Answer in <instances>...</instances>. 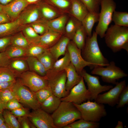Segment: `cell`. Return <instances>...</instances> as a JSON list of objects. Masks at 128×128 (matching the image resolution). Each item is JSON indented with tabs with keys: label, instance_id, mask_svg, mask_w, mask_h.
<instances>
[{
	"label": "cell",
	"instance_id": "obj_19",
	"mask_svg": "<svg viewBox=\"0 0 128 128\" xmlns=\"http://www.w3.org/2000/svg\"><path fill=\"white\" fill-rule=\"evenodd\" d=\"M70 40L63 35L56 43L49 49L55 61L58 60L60 56L65 54L67 46Z\"/></svg>",
	"mask_w": 128,
	"mask_h": 128
},
{
	"label": "cell",
	"instance_id": "obj_53",
	"mask_svg": "<svg viewBox=\"0 0 128 128\" xmlns=\"http://www.w3.org/2000/svg\"><path fill=\"white\" fill-rule=\"evenodd\" d=\"M14 0H0V5L2 6L6 5Z\"/></svg>",
	"mask_w": 128,
	"mask_h": 128
},
{
	"label": "cell",
	"instance_id": "obj_42",
	"mask_svg": "<svg viewBox=\"0 0 128 128\" xmlns=\"http://www.w3.org/2000/svg\"><path fill=\"white\" fill-rule=\"evenodd\" d=\"M29 25L37 34L40 36L43 35L50 29L46 21L42 19L37 21Z\"/></svg>",
	"mask_w": 128,
	"mask_h": 128
},
{
	"label": "cell",
	"instance_id": "obj_40",
	"mask_svg": "<svg viewBox=\"0 0 128 128\" xmlns=\"http://www.w3.org/2000/svg\"><path fill=\"white\" fill-rule=\"evenodd\" d=\"M12 87L0 90V99L4 109L6 104L9 101L14 99L18 100Z\"/></svg>",
	"mask_w": 128,
	"mask_h": 128
},
{
	"label": "cell",
	"instance_id": "obj_44",
	"mask_svg": "<svg viewBox=\"0 0 128 128\" xmlns=\"http://www.w3.org/2000/svg\"><path fill=\"white\" fill-rule=\"evenodd\" d=\"M86 6L89 12L99 13L101 0H79Z\"/></svg>",
	"mask_w": 128,
	"mask_h": 128
},
{
	"label": "cell",
	"instance_id": "obj_31",
	"mask_svg": "<svg viewBox=\"0 0 128 128\" xmlns=\"http://www.w3.org/2000/svg\"><path fill=\"white\" fill-rule=\"evenodd\" d=\"M87 36L82 24L76 31L72 40L78 48L82 50L85 46Z\"/></svg>",
	"mask_w": 128,
	"mask_h": 128
},
{
	"label": "cell",
	"instance_id": "obj_12",
	"mask_svg": "<svg viewBox=\"0 0 128 128\" xmlns=\"http://www.w3.org/2000/svg\"><path fill=\"white\" fill-rule=\"evenodd\" d=\"M114 87L104 93L99 94L95 100L96 102L114 106L117 104L120 95L126 86L125 80L118 83Z\"/></svg>",
	"mask_w": 128,
	"mask_h": 128
},
{
	"label": "cell",
	"instance_id": "obj_10",
	"mask_svg": "<svg viewBox=\"0 0 128 128\" xmlns=\"http://www.w3.org/2000/svg\"><path fill=\"white\" fill-rule=\"evenodd\" d=\"M49 86L53 94L60 98L64 97L68 94L66 89V75L65 70L46 77Z\"/></svg>",
	"mask_w": 128,
	"mask_h": 128
},
{
	"label": "cell",
	"instance_id": "obj_5",
	"mask_svg": "<svg viewBox=\"0 0 128 128\" xmlns=\"http://www.w3.org/2000/svg\"><path fill=\"white\" fill-rule=\"evenodd\" d=\"M100 12L95 32L101 38L104 37L109 26L112 21V17L116 8L114 0H101Z\"/></svg>",
	"mask_w": 128,
	"mask_h": 128
},
{
	"label": "cell",
	"instance_id": "obj_14",
	"mask_svg": "<svg viewBox=\"0 0 128 128\" xmlns=\"http://www.w3.org/2000/svg\"><path fill=\"white\" fill-rule=\"evenodd\" d=\"M33 110L28 117L36 128H57L50 114L40 108Z\"/></svg>",
	"mask_w": 128,
	"mask_h": 128
},
{
	"label": "cell",
	"instance_id": "obj_54",
	"mask_svg": "<svg viewBox=\"0 0 128 128\" xmlns=\"http://www.w3.org/2000/svg\"><path fill=\"white\" fill-rule=\"evenodd\" d=\"M41 0H26L28 4H36Z\"/></svg>",
	"mask_w": 128,
	"mask_h": 128
},
{
	"label": "cell",
	"instance_id": "obj_4",
	"mask_svg": "<svg viewBox=\"0 0 128 128\" xmlns=\"http://www.w3.org/2000/svg\"><path fill=\"white\" fill-rule=\"evenodd\" d=\"M90 101L80 104H73L80 112L82 119L87 121L99 122L107 115L105 106L103 104Z\"/></svg>",
	"mask_w": 128,
	"mask_h": 128
},
{
	"label": "cell",
	"instance_id": "obj_56",
	"mask_svg": "<svg viewBox=\"0 0 128 128\" xmlns=\"http://www.w3.org/2000/svg\"><path fill=\"white\" fill-rule=\"evenodd\" d=\"M5 122L2 113L0 112V126Z\"/></svg>",
	"mask_w": 128,
	"mask_h": 128
},
{
	"label": "cell",
	"instance_id": "obj_13",
	"mask_svg": "<svg viewBox=\"0 0 128 128\" xmlns=\"http://www.w3.org/2000/svg\"><path fill=\"white\" fill-rule=\"evenodd\" d=\"M67 50L69 54L71 62L80 75L85 67H89L91 70L94 68L93 64L87 61L83 58L82 55L81 50L77 47L72 40L69 41Z\"/></svg>",
	"mask_w": 128,
	"mask_h": 128
},
{
	"label": "cell",
	"instance_id": "obj_2",
	"mask_svg": "<svg viewBox=\"0 0 128 128\" xmlns=\"http://www.w3.org/2000/svg\"><path fill=\"white\" fill-rule=\"evenodd\" d=\"M57 128L65 126L82 119L80 112L72 102L61 101L57 109L51 114Z\"/></svg>",
	"mask_w": 128,
	"mask_h": 128
},
{
	"label": "cell",
	"instance_id": "obj_59",
	"mask_svg": "<svg viewBox=\"0 0 128 128\" xmlns=\"http://www.w3.org/2000/svg\"><path fill=\"white\" fill-rule=\"evenodd\" d=\"M3 10L2 6L1 5H0V12L1 11Z\"/></svg>",
	"mask_w": 128,
	"mask_h": 128
},
{
	"label": "cell",
	"instance_id": "obj_1",
	"mask_svg": "<svg viewBox=\"0 0 128 128\" xmlns=\"http://www.w3.org/2000/svg\"><path fill=\"white\" fill-rule=\"evenodd\" d=\"M128 27L111 25L104 37L107 46L114 53L122 49L128 52Z\"/></svg>",
	"mask_w": 128,
	"mask_h": 128
},
{
	"label": "cell",
	"instance_id": "obj_50",
	"mask_svg": "<svg viewBox=\"0 0 128 128\" xmlns=\"http://www.w3.org/2000/svg\"><path fill=\"white\" fill-rule=\"evenodd\" d=\"M10 59L5 51L0 52V67L8 66Z\"/></svg>",
	"mask_w": 128,
	"mask_h": 128
},
{
	"label": "cell",
	"instance_id": "obj_35",
	"mask_svg": "<svg viewBox=\"0 0 128 128\" xmlns=\"http://www.w3.org/2000/svg\"><path fill=\"white\" fill-rule=\"evenodd\" d=\"M37 58L48 71L52 68L55 60L48 49Z\"/></svg>",
	"mask_w": 128,
	"mask_h": 128
},
{
	"label": "cell",
	"instance_id": "obj_41",
	"mask_svg": "<svg viewBox=\"0 0 128 128\" xmlns=\"http://www.w3.org/2000/svg\"><path fill=\"white\" fill-rule=\"evenodd\" d=\"M48 49L38 45L30 44L29 46L26 49V57H37Z\"/></svg>",
	"mask_w": 128,
	"mask_h": 128
},
{
	"label": "cell",
	"instance_id": "obj_6",
	"mask_svg": "<svg viewBox=\"0 0 128 128\" xmlns=\"http://www.w3.org/2000/svg\"><path fill=\"white\" fill-rule=\"evenodd\" d=\"M96 66L92 69L91 73L101 76L104 82L116 85L119 79L128 76V74L117 66L114 61L109 62L106 67Z\"/></svg>",
	"mask_w": 128,
	"mask_h": 128
},
{
	"label": "cell",
	"instance_id": "obj_51",
	"mask_svg": "<svg viewBox=\"0 0 128 128\" xmlns=\"http://www.w3.org/2000/svg\"><path fill=\"white\" fill-rule=\"evenodd\" d=\"M12 21L5 12L3 10L0 12V24L8 23Z\"/></svg>",
	"mask_w": 128,
	"mask_h": 128
},
{
	"label": "cell",
	"instance_id": "obj_38",
	"mask_svg": "<svg viewBox=\"0 0 128 128\" xmlns=\"http://www.w3.org/2000/svg\"><path fill=\"white\" fill-rule=\"evenodd\" d=\"M5 121L10 128H20L21 127L16 117L9 110L4 109L3 113Z\"/></svg>",
	"mask_w": 128,
	"mask_h": 128
},
{
	"label": "cell",
	"instance_id": "obj_23",
	"mask_svg": "<svg viewBox=\"0 0 128 128\" xmlns=\"http://www.w3.org/2000/svg\"><path fill=\"white\" fill-rule=\"evenodd\" d=\"M64 56L55 61L52 68L47 72L46 76L48 77L64 70L70 62L69 53L67 50Z\"/></svg>",
	"mask_w": 128,
	"mask_h": 128
},
{
	"label": "cell",
	"instance_id": "obj_25",
	"mask_svg": "<svg viewBox=\"0 0 128 128\" xmlns=\"http://www.w3.org/2000/svg\"><path fill=\"white\" fill-rule=\"evenodd\" d=\"M99 13L88 11L81 22L87 36L90 37L92 35V30L93 26L95 23L98 21Z\"/></svg>",
	"mask_w": 128,
	"mask_h": 128
},
{
	"label": "cell",
	"instance_id": "obj_24",
	"mask_svg": "<svg viewBox=\"0 0 128 128\" xmlns=\"http://www.w3.org/2000/svg\"><path fill=\"white\" fill-rule=\"evenodd\" d=\"M22 26L17 19L9 23L0 24V37L12 35L21 31Z\"/></svg>",
	"mask_w": 128,
	"mask_h": 128
},
{
	"label": "cell",
	"instance_id": "obj_48",
	"mask_svg": "<svg viewBox=\"0 0 128 128\" xmlns=\"http://www.w3.org/2000/svg\"><path fill=\"white\" fill-rule=\"evenodd\" d=\"M11 36L0 37V52L5 51L11 45Z\"/></svg>",
	"mask_w": 128,
	"mask_h": 128
},
{
	"label": "cell",
	"instance_id": "obj_16",
	"mask_svg": "<svg viewBox=\"0 0 128 128\" xmlns=\"http://www.w3.org/2000/svg\"><path fill=\"white\" fill-rule=\"evenodd\" d=\"M28 5L26 0H14L6 5H1L3 10L13 21L18 18L21 12Z\"/></svg>",
	"mask_w": 128,
	"mask_h": 128
},
{
	"label": "cell",
	"instance_id": "obj_28",
	"mask_svg": "<svg viewBox=\"0 0 128 128\" xmlns=\"http://www.w3.org/2000/svg\"><path fill=\"white\" fill-rule=\"evenodd\" d=\"M26 57L10 59L8 66L18 76L22 73L28 70V67Z\"/></svg>",
	"mask_w": 128,
	"mask_h": 128
},
{
	"label": "cell",
	"instance_id": "obj_8",
	"mask_svg": "<svg viewBox=\"0 0 128 128\" xmlns=\"http://www.w3.org/2000/svg\"><path fill=\"white\" fill-rule=\"evenodd\" d=\"M18 77L23 85L34 92L48 86V80L45 76H41L29 70L20 74Z\"/></svg>",
	"mask_w": 128,
	"mask_h": 128
},
{
	"label": "cell",
	"instance_id": "obj_3",
	"mask_svg": "<svg viewBox=\"0 0 128 128\" xmlns=\"http://www.w3.org/2000/svg\"><path fill=\"white\" fill-rule=\"evenodd\" d=\"M97 36L94 31L91 37H87L85 46L82 50V55L86 61L93 64L94 67L96 66H106L109 62L103 56L100 50L97 41Z\"/></svg>",
	"mask_w": 128,
	"mask_h": 128
},
{
	"label": "cell",
	"instance_id": "obj_32",
	"mask_svg": "<svg viewBox=\"0 0 128 128\" xmlns=\"http://www.w3.org/2000/svg\"><path fill=\"white\" fill-rule=\"evenodd\" d=\"M21 31L30 43L36 44L40 35L29 25H22Z\"/></svg>",
	"mask_w": 128,
	"mask_h": 128
},
{
	"label": "cell",
	"instance_id": "obj_9",
	"mask_svg": "<svg viewBox=\"0 0 128 128\" xmlns=\"http://www.w3.org/2000/svg\"><path fill=\"white\" fill-rule=\"evenodd\" d=\"M91 99L90 93L87 88L82 77L79 82L71 89L68 95L60 99L61 101L80 104L87 101L91 100Z\"/></svg>",
	"mask_w": 128,
	"mask_h": 128
},
{
	"label": "cell",
	"instance_id": "obj_52",
	"mask_svg": "<svg viewBox=\"0 0 128 128\" xmlns=\"http://www.w3.org/2000/svg\"><path fill=\"white\" fill-rule=\"evenodd\" d=\"M15 80L6 82H0V90L12 87L15 82Z\"/></svg>",
	"mask_w": 128,
	"mask_h": 128
},
{
	"label": "cell",
	"instance_id": "obj_11",
	"mask_svg": "<svg viewBox=\"0 0 128 128\" xmlns=\"http://www.w3.org/2000/svg\"><path fill=\"white\" fill-rule=\"evenodd\" d=\"M80 75L87 84L88 89L91 94V101H95L98 95L100 93L108 91L113 87L111 85H101L98 76L91 75L84 69L82 70Z\"/></svg>",
	"mask_w": 128,
	"mask_h": 128
},
{
	"label": "cell",
	"instance_id": "obj_55",
	"mask_svg": "<svg viewBox=\"0 0 128 128\" xmlns=\"http://www.w3.org/2000/svg\"><path fill=\"white\" fill-rule=\"evenodd\" d=\"M123 128V122L120 121H118L115 127V128Z\"/></svg>",
	"mask_w": 128,
	"mask_h": 128
},
{
	"label": "cell",
	"instance_id": "obj_7",
	"mask_svg": "<svg viewBox=\"0 0 128 128\" xmlns=\"http://www.w3.org/2000/svg\"><path fill=\"white\" fill-rule=\"evenodd\" d=\"M12 88L21 103L33 110L40 108V104L34 92L23 85L18 79Z\"/></svg>",
	"mask_w": 128,
	"mask_h": 128
},
{
	"label": "cell",
	"instance_id": "obj_46",
	"mask_svg": "<svg viewBox=\"0 0 128 128\" xmlns=\"http://www.w3.org/2000/svg\"><path fill=\"white\" fill-rule=\"evenodd\" d=\"M18 120L20 123L21 128H36L27 116L20 117H18Z\"/></svg>",
	"mask_w": 128,
	"mask_h": 128
},
{
	"label": "cell",
	"instance_id": "obj_18",
	"mask_svg": "<svg viewBox=\"0 0 128 128\" xmlns=\"http://www.w3.org/2000/svg\"><path fill=\"white\" fill-rule=\"evenodd\" d=\"M64 35L63 34L50 29L40 36L36 45L49 49L56 43Z\"/></svg>",
	"mask_w": 128,
	"mask_h": 128
},
{
	"label": "cell",
	"instance_id": "obj_17",
	"mask_svg": "<svg viewBox=\"0 0 128 128\" xmlns=\"http://www.w3.org/2000/svg\"><path fill=\"white\" fill-rule=\"evenodd\" d=\"M36 4L39 8L41 19L44 21H49L63 14L45 0H41Z\"/></svg>",
	"mask_w": 128,
	"mask_h": 128
},
{
	"label": "cell",
	"instance_id": "obj_27",
	"mask_svg": "<svg viewBox=\"0 0 128 128\" xmlns=\"http://www.w3.org/2000/svg\"><path fill=\"white\" fill-rule=\"evenodd\" d=\"M61 101L60 98L53 94L40 104V108L49 114H52L57 109Z\"/></svg>",
	"mask_w": 128,
	"mask_h": 128
},
{
	"label": "cell",
	"instance_id": "obj_37",
	"mask_svg": "<svg viewBox=\"0 0 128 128\" xmlns=\"http://www.w3.org/2000/svg\"><path fill=\"white\" fill-rule=\"evenodd\" d=\"M18 76L8 66L0 67V82L15 80Z\"/></svg>",
	"mask_w": 128,
	"mask_h": 128
},
{
	"label": "cell",
	"instance_id": "obj_49",
	"mask_svg": "<svg viewBox=\"0 0 128 128\" xmlns=\"http://www.w3.org/2000/svg\"><path fill=\"white\" fill-rule=\"evenodd\" d=\"M11 112L17 117L28 116L30 112L29 109L24 107L20 108L11 111Z\"/></svg>",
	"mask_w": 128,
	"mask_h": 128
},
{
	"label": "cell",
	"instance_id": "obj_43",
	"mask_svg": "<svg viewBox=\"0 0 128 128\" xmlns=\"http://www.w3.org/2000/svg\"><path fill=\"white\" fill-rule=\"evenodd\" d=\"M34 92L36 98L40 104L53 94L51 89L48 86L43 88Z\"/></svg>",
	"mask_w": 128,
	"mask_h": 128
},
{
	"label": "cell",
	"instance_id": "obj_22",
	"mask_svg": "<svg viewBox=\"0 0 128 128\" xmlns=\"http://www.w3.org/2000/svg\"><path fill=\"white\" fill-rule=\"evenodd\" d=\"M69 17L68 14H64L46 22L50 29L64 35L65 27Z\"/></svg>",
	"mask_w": 128,
	"mask_h": 128
},
{
	"label": "cell",
	"instance_id": "obj_36",
	"mask_svg": "<svg viewBox=\"0 0 128 128\" xmlns=\"http://www.w3.org/2000/svg\"><path fill=\"white\" fill-rule=\"evenodd\" d=\"M112 20L116 25L128 27V13L115 10L113 14Z\"/></svg>",
	"mask_w": 128,
	"mask_h": 128
},
{
	"label": "cell",
	"instance_id": "obj_26",
	"mask_svg": "<svg viewBox=\"0 0 128 128\" xmlns=\"http://www.w3.org/2000/svg\"><path fill=\"white\" fill-rule=\"evenodd\" d=\"M29 70L43 77L46 76L47 71L36 57H27L25 58Z\"/></svg>",
	"mask_w": 128,
	"mask_h": 128
},
{
	"label": "cell",
	"instance_id": "obj_34",
	"mask_svg": "<svg viewBox=\"0 0 128 128\" xmlns=\"http://www.w3.org/2000/svg\"><path fill=\"white\" fill-rule=\"evenodd\" d=\"M5 52L10 59L26 57V49L11 45L7 48Z\"/></svg>",
	"mask_w": 128,
	"mask_h": 128
},
{
	"label": "cell",
	"instance_id": "obj_29",
	"mask_svg": "<svg viewBox=\"0 0 128 128\" xmlns=\"http://www.w3.org/2000/svg\"><path fill=\"white\" fill-rule=\"evenodd\" d=\"M70 16L65 27L64 35L72 40L76 31L82 24L81 21Z\"/></svg>",
	"mask_w": 128,
	"mask_h": 128
},
{
	"label": "cell",
	"instance_id": "obj_47",
	"mask_svg": "<svg viewBox=\"0 0 128 128\" xmlns=\"http://www.w3.org/2000/svg\"><path fill=\"white\" fill-rule=\"evenodd\" d=\"M23 107L22 104L17 99H14L10 100L7 103L5 109L11 111L18 108Z\"/></svg>",
	"mask_w": 128,
	"mask_h": 128
},
{
	"label": "cell",
	"instance_id": "obj_33",
	"mask_svg": "<svg viewBox=\"0 0 128 128\" xmlns=\"http://www.w3.org/2000/svg\"><path fill=\"white\" fill-rule=\"evenodd\" d=\"M30 44L21 31L11 36V45L26 49Z\"/></svg>",
	"mask_w": 128,
	"mask_h": 128
},
{
	"label": "cell",
	"instance_id": "obj_45",
	"mask_svg": "<svg viewBox=\"0 0 128 128\" xmlns=\"http://www.w3.org/2000/svg\"><path fill=\"white\" fill-rule=\"evenodd\" d=\"M128 103V86H126L121 91L117 105V108L124 107Z\"/></svg>",
	"mask_w": 128,
	"mask_h": 128
},
{
	"label": "cell",
	"instance_id": "obj_58",
	"mask_svg": "<svg viewBox=\"0 0 128 128\" xmlns=\"http://www.w3.org/2000/svg\"><path fill=\"white\" fill-rule=\"evenodd\" d=\"M4 109L3 105L0 99V112L3 113Z\"/></svg>",
	"mask_w": 128,
	"mask_h": 128
},
{
	"label": "cell",
	"instance_id": "obj_21",
	"mask_svg": "<svg viewBox=\"0 0 128 128\" xmlns=\"http://www.w3.org/2000/svg\"><path fill=\"white\" fill-rule=\"evenodd\" d=\"M88 11L85 5L79 0H72L69 14L81 22Z\"/></svg>",
	"mask_w": 128,
	"mask_h": 128
},
{
	"label": "cell",
	"instance_id": "obj_30",
	"mask_svg": "<svg viewBox=\"0 0 128 128\" xmlns=\"http://www.w3.org/2000/svg\"><path fill=\"white\" fill-rule=\"evenodd\" d=\"M60 12L69 14L72 0H45Z\"/></svg>",
	"mask_w": 128,
	"mask_h": 128
},
{
	"label": "cell",
	"instance_id": "obj_15",
	"mask_svg": "<svg viewBox=\"0 0 128 128\" xmlns=\"http://www.w3.org/2000/svg\"><path fill=\"white\" fill-rule=\"evenodd\" d=\"M17 19L21 25L29 24L42 19L36 4H28L21 12Z\"/></svg>",
	"mask_w": 128,
	"mask_h": 128
},
{
	"label": "cell",
	"instance_id": "obj_20",
	"mask_svg": "<svg viewBox=\"0 0 128 128\" xmlns=\"http://www.w3.org/2000/svg\"><path fill=\"white\" fill-rule=\"evenodd\" d=\"M64 70L67 77L66 89L68 94L71 89L79 82L82 76L78 73L75 67L71 62Z\"/></svg>",
	"mask_w": 128,
	"mask_h": 128
},
{
	"label": "cell",
	"instance_id": "obj_39",
	"mask_svg": "<svg viewBox=\"0 0 128 128\" xmlns=\"http://www.w3.org/2000/svg\"><path fill=\"white\" fill-rule=\"evenodd\" d=\"M68 125L69 128H97L99 127L100 123L99 122L87 121L81 119Z\"/></svg>",
	"mask_w": 128,
	"mask_h": 128
},
{
	"label": "cell",
	"instance_id": "obj_57",
	"mask_svg": "<svg viewBox=\"0 0 128 128\" xmlns=\"http://www.w3.org/2000/svg\"><path fill=\"white\" fill-rule=\"evenodd\" d=\"M0 128H10V127L9 125L5 122L0 126Z\"/></svg>",
	"mask_w": 128,
	"mask_h": 128
}]
</instances>
